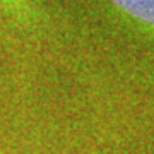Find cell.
Returning <instances> with one entry per match:
<instances>
[{
    "instance_id": "obj_1",
    "label": "cell",
    "mask_w": 154,
    "mask_h": 154,
    "mask_svg": "<svg viewBox=\"0 0 154 154\" xmlns=\"http://www.w3.org/2000/svg\"><path fill=\"white\" fill-rule=\"evenodd\" d=\"M127 14L154 26V0H111Z\"/></svg>"
}]
</instances>
